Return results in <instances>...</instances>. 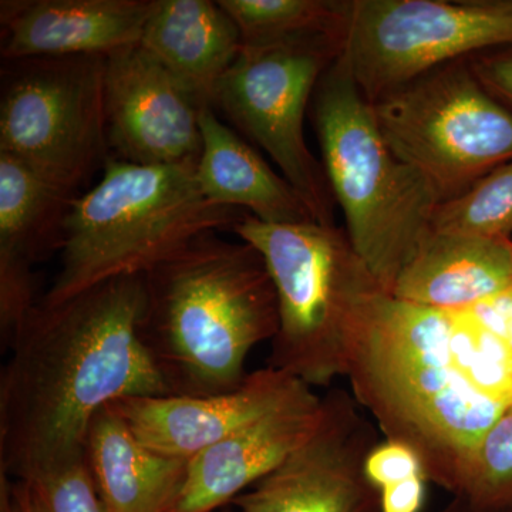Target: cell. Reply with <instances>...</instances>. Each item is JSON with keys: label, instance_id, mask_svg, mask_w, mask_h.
<instances>
[{"label": "cell", "instance_id": "cell-1", "mask_svg": "<svg viewBox=\"0 0 512 512\" xmlns=\"http://www.w3.org/2000/svg\"><path fill=\"white\" fill-rule=\"evenodd\" d=\"M143 276H124L59 303L40 299L0 377V473L22 480L83 453L96 414L123 397L165 396L138 336Z\"/></svg>", "mask_w": 512, "mask_h": 512}, {"label": "cell", "instance_id": "cell-2", "mask_svg": "<svg viewBox=\"0 0 512 512\" xmlns=\"http://www.w3.org/2000/svg\"><path fill=\"white\" fill-rule=\"evenodd\" d=\"M447 311L377 291L348 340L352 396L383 439L413 448L431 483L458 495L471 454L505 412L454 366Z\"/></svg>", "mask_w": 512, "mask_h": 512}, {"label": "cell", "instance_id": "cell-3", "mask_svg": "<svg viewBox=\"0 0 512 512\" xmlns=\"http://www.w3.org/2000/svg\"><path fill=\"white\" fill-rule=\"evenodd\" d=\"M141 276L138 336L168 394L238 389L249 353L278 330L275 286L258 249L207 232Z\"/></svg>", "mask_w": 512, "mask_h": 512}, {"label": "cell", "instance_id": "cell-4", "mask_svg": "<svg viewBox=\"0 0 512 512\" xmlns=\"http://www.w3.org/2000/svg\"><path fill=\"white\" fill-rule=\"evenodd\" d=\"M309 119L345 231L384 292L430 237L441 200L384 140L346 53L319 80Z\"/></svg>", "mask_w": 512, "mask_h": 512}, {"label": "cell", "instance_id": "cell-5", "mask_svg": "<svg viewBox=\"0 0 512 512\" xmlns=\"http://www.w3.org/2000/svg\"><path fill=\"white\" fill-rule=\"evenodd\" d=\"M101 173L92 190L74 198L59 272L43 302H63L111 279L144 275L192 239L232 231L248 215L205 200L195 165L109 158Z\"/></svg>", "mask_w": 512, "mask_h": 512}, {"label": "cell", "instance_id": "cell-6", "mask_svg": "<svg viewBox=\"0 0 512 512\" xmlns=\"http://www.w3.org/2000/svg\"><path fill=\"white\" fill-rule=\"evenodd\" d=\"M232 232L258 249L274 282L278 330L266 366L312 389L345 377L357 312L383 291L345 228L316 221L266 224L248 214Z\"/></svg>", "mask_w": 512, "mask_h": 512}, {"label": "cell", "instance_id": "cell-7", "mask_svg": "<svg viewBox=\"0 0 512 512\" xmlns=\"http://www.w3.org/2000/svg\"><path fill=\"white\" fill-rule=\"evenodd\" d=\"M384 140L424 175L441 204L512 161V113L461 59L372 104Z\"/></svg>", "mask_w": 512, "mask_h": 512}, {"label": "cell", "instance_id": "cell-8", "mask_svg": "<svg viewBox=\"0 0 512 512\" xmlns=\"http://www.w3.org/2000/svg\"><path fill=\"white\" fill-rule=\"evenodd\" d=\"M345 36L346 29L242 46L211 99L215 111L272 158L319 224H335L336 202L322 161L306 143L305 117L319 80L345 52Z\"/></svg>", "mask_w": 512, "mask_h": 512}, {"label": "cell", "instance_id": "cell-9", "mask_svg": "<svg viewBox=\"0 0 512 512\" xmlns=\"http://www.w3.org/2000/svg\"><path fill=\"white\" fill-rule=\"evenodd\" d=\"M104 60L69 56L3 62L0 153L72 192L103 171L110 158Z\"/></svg>", "mask_w": 512, "mask_h": 512}, {"label": "cell", "instance_id": "cell-10", "mask_svg": "<svg viewBox=\"0 0 512 512\" xmlns=\"http://www.w3.org/2000/svg\"><path fill=\"white\" fill-rule=\"evenodd\" d=\"M512 46V0H349L345 53L369 103L448 63Z\"/></svg>", "mask_w": 512, "mask_h": 512}, {"label": "cell", "instance_id": "cell-11", "mask_svg": "<svg viewBox=\"0 0 512 512\" xmlns=\"http://www.w3.org/2000/svg\"><path fill=\"white\" fill-rule=\"evenodd\" d=\"M380 439L352 393L329 390L309 439L232 504L239 512H379L365 463Z\"/></svg>", "mask_w": 512, "mask_h": 512}, {"label": "cell", "instance_id": "cell-12", "mask_svg": "<svg viewBox=\"0 0 512 512\" xmlns=\"http://www.w3.org/2000/svg\"><path fill=\"white\" fill-rule=\"evenodd\" d=\"M103 94L110 158L197 165L207 104L140 43L106 56Z\"/></svg>", "mask_w": 512, "mask_h": 512}, {"label": "cell", "instance_id": "cell-13", "mask_svg": "<svg viewBox=\"0 0 512 512\" xmlns=\"http://www.w3.org/2000/svg\"><path fill=\"white\" fill-rule=\"evenodd\" d=\"M76 197L0 153V339L6 352L39 303L33 266L60 251Z\"/></svg>", "mask_w": 512, "mask_h": 512}, {"label": "cell", "instance_id": "cell-14", "mask_svg": "<svg viewBox=\"0 0 512 512\" xmlns=\"http://www.w3.org/2000/svg\"><path fill=\"white\" fill-rule=\"evenodd\" d=\"M322 396L302 384L292 396L188 460L187 477L170 512H217L275 470L309 439Z\"/></svg>", "mask_w": 512, "mask_h": 512}, {"label": "cell", "instance_id": "cell-15", "mask_svg": "<svg viewBox=\"0 0 512 512\" xmlns=\"http://www.w3.org/2000/svg\"><path fill=\"white\" fill-rule=\"evenodd\" d=\"M302 382L264 367L232 392L212 396L123 397L111 403L131 433L163 456L191 460L292 396Z\"/></svg>", "mask_w": 512, "mask_h": 512}, {"label": "cell", "instance_id": "cell-16", "mask_svg": "<svg viewBox=\"0 0 512 512\" xmlns=\"http://www.w3.org/2000/svg\"><path fill=\"white\" fill-rule=\"evenodd\" d=\"M156 0H2L3 62L109 56L138 45Z\"/></svg>", "mask_w": 512, "mask_h": 512}, {"label": "cell", "instance_id": "cell-17", "mask_svg": "<svg viewBox=\"0 0 512 512\" xmlns=\"http://www.w3.org/2000/svg\"><path fill=\"white\" fill-rule=\"evenodd\" d=\"M512 285V238L433 231L400 272L394 298L440 311L471 308Z\"/></svg>", "mask_w": 512, "mask_h": 512}, {"label": "cell", "instance_id": "cell-18", "mask_svg": "<svg viewBox=\"0 0 512 512\" xmlns=\"http://www.w3.org/2000/svg\"><path fill=\"white\" fill-rule=\"evenodd\" d=\"M200 128L195 180L205 200L248 212L266 224L315 221L301 195L248 141L222 123L210 104L202 107Z\"/></svg>", "mask_w": 512, "mask_h": 512}, {"label": "cell", "instance_id": "cell-19", "mask_svg": "<svg viewBox=\"0 0 512 512\" xmlns=\"http://www.w3.org/2000/svg\"><path fill=\"white\" fill-rule=\"evenodd\" d=\"M83 448L107 512H170L188 460L144 446L110 406L94 417Z\"/></svg>", "mask_w": 512, "mask_h": 512}, {"label": "cell", "instance_id": "cell-20", "mask_svg": "<svg viewBox=\"0 0 512 512\" xmlns=\"http://www.w3.org/2000/svg\"><path fill=\"white\" fill-rule=\"evenodd\" d=\"M140 45L204 104L242 49L234 20L210 0H156Z\"/></svg>", "mask_w": 512, "mask_h": 512}, {"label": "cell", "instance_id": "cell-21", "mask_svg": "<svg viewBox=\"0 0 512 512\" xmlns=\"http://www.w3.org/2000/svg\"><path fill=\"white\" fill-rule=\"evenodd\" d=\"M242 46H264L346 29L348 0H218Z\"/></svg>", "mask_w": 512, "mask_h": 512}, {"label": "cell", "instance_id": "cell-22", "mask_svg": "<svg viewBox=\"0 0 512 512\" xmlns=\"http://www.w3.org/2000/svg\"><path fill=\"white\" fill-rule=\"evenodd\" d=\"M450 316V353L454 366L478 393L512 407V352L500 339L477 325L466 313Z\"/></svg>", "mask_w": 512, "mask_h": 512}, {"label": "cell", "instance_id": "cell-23", "mask_svg": "<svg viewBox=\"0 0 512 512\" xmlns=\"http://www.w3.org/2000/svg\"><path fill=\"white\" fill-rule=\"evenodd\" d=\"M434 231L512 238V161L495 168L466 194L437 208Z\"/></svg>", "mask_w": 512, "mask_h": 512}, {"label": "cell", "instance_id": "cell-24", "mask_svg": "<svg viewBox=\"0 0 512 512\" xmlns=\"http://www.w3.org/2000/svg\"><path fill=\"white\" fill-rule=\"evenodd\" d=\"M456 497L464 498L476 512L512 508V407L477 444Z\"/></svg>", "mask_w": 512, "mask_h": 512}, {"label": "cell", "instance_id": "cell-25", "mask_svg": "<svg viewBox=\"0 0 512 512\" xmlns=\"http://www.w3.org/2000/svg\"><path fill=\"white\" fill-rule=\"evenodd\" d=\"M16 481L25 487L33 512H107L84 451Z\"/></svg>", "mask_w": 512, "mask_h": 512}, {"label": "cell", "instance_id": "cell-26", "mask_svg": "<svg viewBox=\"0 0 512 512\" xmlns=\"http://www.w3.org/2000/svg\"><path fill=\"white\" fill-rule=\"evenodd\" d=\"M365 473L367 481L377 491L412 477H427L423 461L413 448L383 437L367 454Z\"/></svg>", "mask_w": 512, "mask_h": 512}, {"label": "cell", "instance_id": "cell-27", "mask_svg": "<svg viewBox=\"0 0 512 512\" xmlns=\"http://www.w3.org/2000/svg\"><path fill=\"white\" fill-rule=\"evenodd\" d=\"M468 60L485 89L512 113V46L487 50Z\"/></svg>", "mask_w": 512, "mask_h": 512}, {"label": "cell", "instance_id": "cell-28", "mask_svg": "<svg viewBox=\"0 0 512 512\" xmlns=\"http://www.w3.org/2000/svg\"><path fill=\"white\" fill-rule=\"evenodd\" d=\"M460 312L500 339L512 352V285Z\"/></svg>", "mask_w": 512, "mask_h": 512}, {"label": "cell", "instance_id": "cell-29", "mask_svg": "<svg viewBox=\"0 0 512 512\" xmlns=\"http://www.w3.org/2000/svg\"><path fill=\"white\" fill-rule=\"evenodd\" d=\"M429 478L416 476L379 491V512H420Z\"/></svg>", "mask_w": 512, "mask_h": 512}, {"label": "cell", "instance_id": "cell-30", "mask_svg": "<svg viewBox=\"0 0 512 512\" xmlns=\"http://www.w3.org/2000/svg\"><path fill=\"white\" fill-rule=\"evenodd\" d=\"M13 494H15L16 512H33L28 493L19 481H15V485H13Z\"/></svg>", "mask_w": 512, "mask_h": 512}, {"label": "cell", "instance_id": "cell-31", "mask_svg": "<svg viewBox=\"0 0 512 512\" xmlns=\"http://www.w3.org/2000/svg\"><path fill=\"white\" fill-rule=\"evenodd\" d=\"M224 512H239V511H224Z\"/></svg>", "mask_w": 512, "mask_h": 512}]
</instances>
